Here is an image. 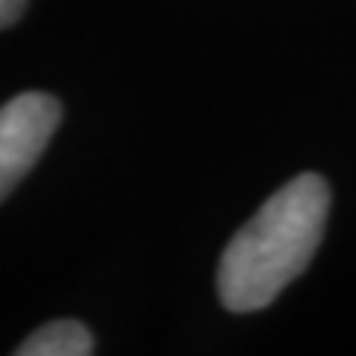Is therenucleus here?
Wrapping results in <instances>:
<instances>
[{
  "label": "nucleus",
  "mask_w": 356,
  "mask_h": 356,
  "mask_svg": "<svg viewBox=\"0 0 356 356\" xmlns=\"http://www.w3.org/2000/svg\"><path fill=\"white\" fill-rule=\"evenodd\" d=\"M18 356H89L92 336L77 321H51L39 327L24 344L15 348Z\"/></svg>",
  "instance_id": "7ed1b4c3"
},
{
  "label": "nucleus",
  "mask_w": 356,
  "mask_h": 356,
  "mask_svg": "<svg viewBox=\"0 0 356 356\" xmlns=\"http://www.w3.org/2000/svg\"><path fill=\"white\" fill-rule=\"evenodd\" d=\"M24 6H27V0H0V30L15 24L21 13H24Z\"/></svg>",
  "instance_id": "20e7f679"
},
{
  "label": "nucleus",
  "mask_w": 356,
  "mask_h": 356,
  "mask_svg": "<svg viewBox=\"0 0 356 356\" xmlns=\"http://www.w3.org/2000/svg\"><path fill=\"white\" fill-rule=\"evenodd\" d=\"M60 119L63 107L48 92H24L0 107V202L33 170Z\"/></svg>",
  "instance_id": "f03ea898"
},
{
  "label": "nucleus",
  "mask_w": 356,
  "mask_h": 356,
  "mask_svg": "<svg viewBox=\"0 0 356 356\" xmlns=\"http://www.w3.org/2000/svg\"><path fill=\"white\" fill-rule=\"evenodd\" d=\"M330 187L321 175L291 178L229 241L217 270V291L232 312L270 306L315 255L327 226Z\"/></svg>",
  "instance_id": "f257e3e1"
}]
</instances>
